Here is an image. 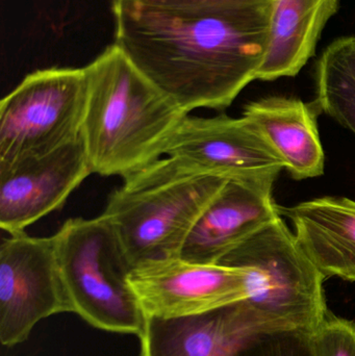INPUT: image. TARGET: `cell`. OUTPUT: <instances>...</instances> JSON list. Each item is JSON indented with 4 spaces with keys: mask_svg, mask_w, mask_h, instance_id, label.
<instances>
[{
    "mask_svg": "<svg viewBox=\"0 0 355 356\" xmlns=\"http://www.w3.org/2000/svg\"><path fill=\"white\" fill-rule=\"evenodd\" d=\"M8 236L0 245V341L13 347L41 320L71 309L54 236Z\"/></svg>",
    "mask_w": 355,
    "mask_h": 356,
    "instance_id": "cell-7",
    "label": "cell"
},
{
    "mask_svg": "<svg viewBox=\"0 0 355 356\" xmlns=\"http://www.w3.org/2000/svg\"><path fill=\"white\" fill-rule=\"evenodd\" d=\"M316 104L270 96L250 102L243 117L262 134L295 179L321 177L324 152L319 136Z\"/></svg>",
    "mask_w": 355,
    "mask_h": 356,
    "instance_id": "cell-14",
    "label": "cell"
},
{
    "mask_svg": "<svg viewBox=\"0 0 355 356\" xmlns=\"http://www.w3.org/2000/svg\"><path fill=\"white\" fill-rule=\"evenodd\" d=\"M295 229V238L325 280L355 282V201L327 196L279 207Z\"/></svg>",
    "mask_w": 355,
    "mask_h": 356,
    "instance_id": "cell-13",
    "label": "cell"
},
{
    "mask_svg": "<svg viewBox=\"0 0 355 356\" xmlns=\"http://www.w3.org/2000/svg\"><path fill=\"white\" fill-rule=\"evenodd\" d=\"M279 175L229 179L192 230L181 257L219 264L231 251L281 218L273 198Z\"/></svg>",
    "mask_w": 355,
    "mask_h": 356,
    "instance_id": "cell-11",
    "label": "cell"
},
{
    "mask_svg": "<svg viewBox=\"0 0 355 356\" xmlns=\"http://www.w3.org/2000/svg\"><path fill=\"white\" fill-rule=\"evenodd\" d=\"M315 356H355V324L327 316L310 334Z\"/></svg>",
    "mask_w": 355,
    "mask_h": 356,
    "instance_id": "cell-17",
    "label": "cell"
},
{
    "mask_svg": "<svg viewBox=\"0 0 355 356\" xmlns=\"http://www.w3.org/2000/svg\"><path fill=\"white\" fill-rule=\"evenodd\" d=\"M85 68L88 98L81 138L93 175L125 178L163 158L190 114L115 43Z\"/></svg>",
    "mask_w": 355,
    "mask_h": 356,
    "instance_id": "cell-2",
    "label": "cell"
},
{
    "mask_svg": "<svg viewBox=\"0 0 355 356\" xmlns=\"http://www.w3.org/2000/svg\"><path fill=\"white\" fill-rule=\"evenodd\" d=\"M87 98L85 67L26 75L0 102V167L44 156L79 139Z\"/></svg>",
    "mask_w": 355,
    "mask_h": 356,
    "instance_id": "cell-6",
    "label": "cell"
},
{
    "mask_svg": "<svg viewBox=\"0 0 355 356\" xmlns=\"http://www.w3.org/2000/svg\"><path fill=\"white\" fill-rule=\"evenodd\" d=\"M247 270L183 257L138 264L129 284L144 317L179 318L215 311L247 298Z\"/></svg>",
    "mask_w": 355,
    "mask_h": 356,
    "instance_id": "cell-8",
    "label": "cell"
},
{
    "mask_svg": "<svg viewBox=\"0 0 355 356\" xmlns=\"http://www.w3.org/2000/svg\"><path fill=\"white\" fill-rule=\"evenodd\" d=\"M123 180L102 215L135 267L181 257L198 220L229 179L191 175L165 156Z\"/></svg>",
    "mask_w": 355,
    "mask_h": 356,
    "instance_id": "cell-3",
    "label": "cell"
},
{
    "mask_svg": "<svg viewBox=\"0 0 355 356\" xmlns=\"http://www.w3.org/2000/svg\"><path fill=\"white\" fill-rule=\"evenodd\" d=\"M91 175L81 136L49 154L0 167V228L24 232L60 209Z\"/></svg>",
    "mask_w": 355,
    "mask_h": 356,
    "instance_id": "cell-10",
    "label": "cell"
},
{
    "mask_svg": "<svg viewBox=\"0 0 355 356\" xmlns=\"http://www.w3.org/2000/svg\"><path fill=\"white\" fill-rule=\"evenodd\" d=\"M219 265L247 270L248 295L241 303L264 334H311L329 316L325 277L283 218L244 241Z\"/></svg>",
    "mask_w": 355,
    "mask_h": 356,
    "instance_id": "cell-4",
    "label": "cell"
},
{
    "mask_svg": "<svg viewBox=\"0 0 355 356\" xmlns=\"http://www.w3.org/2000/svg\"><path fill=\"white\" fill-rule=\"evenodd\" d=\"M271 3L114 0L115 44L187 114L223 111L258 76Z\"/></svg>",
    "mask_w": 355,
    "mask_h": 356,
    "instance_id": "cell-1",
    "label": "cell"
},
{
    "mask_svg": "<svg viewBox=\"0 0 355 356\" xmlns=\"http://www.w3.org/2000/svg\"><path fill=\"white\" fill-rule=\"evenodd\" d=\"M165 156L191 175L233 178L279 175L283 161L242 116L188 115L167 144Z\"/></svg>",
    "mask_w": 355,
    "mask_h": 356,
    "instance_id": "cell-9",
    "label": "cell"
},
{
    "mask_svg": "<svg viewBox=\"0 0 355 356\" xmlns=\"http://www.w3.org/2000/svg\"><path fill=\"white\" fill-rule=\"evenodd\" d=\"M265 334L240 302L179 318L145 317L141 356H239Z\"/></svg>",
    "mask_w": 355,
    "mask_h": 356,
    "instance_id": "cell-12",
    "label": "cell"
},
{
    "mask_svg": "<svg viewBox=\"0 0 355 356\" xmlns=\"http://www.w3.org/2000/svg\"><path fill=\"white\" fill-rule=\"evenodd\" d=\"M239 356H315L310 334L281 332L256 337Z\"/></svg>",
    "mask_w": 355,
    "mask_h": 356,
    "instance_id": "cell-18",
    "label": "cell"
},
{
    "mask_svg": "<svg viewBox=\"0 0 355 356\" xmlns=\"http://www.w3.org/2000/svg\"><path fill=\"white\" fill-rule=\"evenodd\" d=\"M158 1L167 2V3L196 2V3L214 4V6H252L271 3L272 0H158Z\"/></svg>",
    "mask_w": 355,
    "mask_h": 356,
    "instance_id": "cell-19",
    "label": "cell"
},
{
    "mask_svg": "<svg viewBox=\"0 0 355 356\" xmlns=\"http://www.w3.org/2000/svg\"><path fill=\"white\" fill-rule=\"evenodd\" d=\"M315 79L319 111L355 134V35L327 46L317 62Z\"/></svg>",
    "mask_w": 355,
    "mask_h": 356,
    "instance_id": "cell-16",
    "label": "cell"
},
{
    "mask_svg": "<svg viewBox=\"0 0 355 356\" xmlns=\"http://www.w3.org/2000/svg\"><path fill=\"white\" fill-rule=\"evenodd\" d=\"M53 236L71 313L98 330L139 337L145 317L129 284L133 266L108 220L72 218Z\"/></svg>",
    "mask_w": 355,
    "mask_h": 356,
    "instance_id": "cell-5",
    "label": "cell"
},
{
    "mask_svg": "<svg viewBox=\"0 0 355 356\" xmlns=\"http://www.w3.org/2000/svg\"><path fill=\"white\" fill-rule=\"evenodd\" d=\"M340 0H272L268 45L256 79L294 77L316 51Z\"/></svg>",
    "mask_w": 355,
    "mask_h": 356,
    "instance_id": "cell-15",
    "label": "cell"
}]
</instances>
